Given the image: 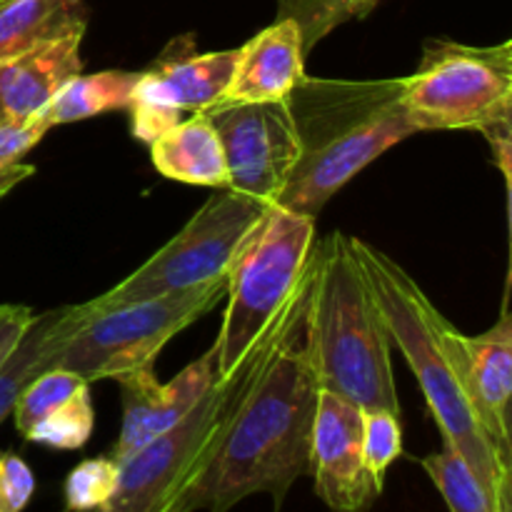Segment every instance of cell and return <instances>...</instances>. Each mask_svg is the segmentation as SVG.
I'll use <instances>...</instances> for the list:
<instances>
[{"instance_id": "cell-1", "label": "cell", "mask_w": 512, "mask_h": 512, "mask_svg": "<svg viewBox=\"0 0 512 512\" xmlns=\"http://www.w3.org/2000/svg\"><path fill=\"white\" fill-rule=\"evenodd\" d=\"M310 278L300 280L280 310L268 348L235 403L223 438L178 512H228L250 495L283 503L295 480L310 473V435L318 410V375L305 343Z\"/></svg>"}, {"instance_id": "cell-2", "label": "cell", "mask_w": 512, "mask_h": 512, "mask_svg": "<svg viewBox=\"0 0 512 512\" xmlns=\"http://www.w3.org/2000/svg\"><path fill=\"white\" fill-rule=\"evenodd\" d=\"M350 248L378 303L390 343L398 345L413 368L445 445L468 463L498 512H512V468L500 460L470 395L465 335L390 255L360 238H350Z\"/></svg>"}, {"instance_id": "cell-3", "label": "cell", "mask_w": 512, "mask_h": 512, "mask_svg": "<svg viewBox=\"0 0 512 512\" xmlns=\"http://www.w3.org/2000/svg\"><path fill=\"white\" fill-rule=\"evenodd\" d=\"M288 105L300 155L275 205L313 220L360 170L415 135L403 105V78L305 75Z\"/></svg>"}, {"instance_id": "cell-4", "label": "cell", "mask_w": 512, "mask_h": 512, "mask_svg": "<svg viewBox=\"0 0 512 512\" xmlns=\"http://www.w3.org/2000/svg\"><path fill=\"white\" fill-rule=\"evenodd\" d=\"M305 343L320 390L363 410L383 408L400 415L390 360L393 343L350 238L340 230L315 243Z\"/></svg>"}, {"instance_id": "cell-5", "label": "cell", "mask_w": 512, "mask_h": 512, "mask_svg": "<svg viewBox=\"0 0 512 512\" xmlns=\"http://www.w3.org/2000/svg\"><path fill=\"white\" fill-rule=\"evenodd\" d=\"M275 320L253 350L228 375L215 380L178 425L118 463L113 495L95 512H178L183 495L213 458L225 423L268 348Z\"/></svg>"}, {"instance_id": "cell-6", "label": "cell", "mask_w": 512, "mask_h": 512, "mask_svg": "<svg viewBox=\"0 0 512 512\" xmlns=\"http://www.w3.org/2000/svg\"><path fill=\"white\" fill-rule=\"evenodd\" d=\"M315 220L273 205L228 270V310L213 343L215 373L228 375L253 350L315 255Z\"/></svg>"}, {"instance_id": "cell-7", "label": "cell", "mask_w": 512, "mask_h": 512, "mask_svg": "<svg viewBox=\"0 0 512 512\" xmlns=\"http://www.w3.org/2000/svg\"><path fill=\"white\" fill-rule=\"evenodd\" d=\"M403 105L415 133L478 130L510 123L512 43L428 40L418 70L403 78Z\"/></svg>"}, {"instance_id": "cell-8", "label": "cell", "mask_w": 512, "mask_h": 512, "mask_svg": "<svg viewBox=\"0 0 512 512\" xmlns=\"http://www.w3.org/2000/svg\"><path fill=\"white\" fill-rule=\"evenodd\" d=\"M225 293L228 275L198 288L93 313L55 350L53 368L78 373L88 383L115 380L130 370L150 368L160 350L188 325L210 313Z\"/></svg>"}, {"instance_id": "cell-9", "label": "cell", "mask_w": 512, "mask_h": 512, "mask_svg": "<svg viewBox=\"0 0 512 512\" xmlns=\"http://www.w3.org/2000/svg\"><path fill=\"white\" fill-rule=\"evenodd\" d=\"M270 208V203L238 190L218 188V193L210 195L203 208L195 210L185 228L158 253L150 255L115 288L88 300L90 310L103 313L135 300L180 293L223 278Z\"/></svg>"}, {"instance_id": "cell-10", "label": "cell", "mask_w": 512, "mask_h": 512, "mask_svg": "<svg viewBox=\"0 0 512 512\" xmlns=\"http://www.w3.org/2000/svg\"><path fill=\"white\" fill-rule=\"evenodd\" d=\"M238 48L198 53L190 38L170 45L148 70L138 73L130 93V130L143 143H153L193 113L223 100L233 78Z\"/></svg>"}, {"instance_id": "cell-11", "label": "cell", "mask_w": 512, "mask_h": 512, "mask_svg": "<svg viewBox=\"0 0 512 512\" xmlns=\"http://www.w3.org/2000/svg\"><path fill=\"white\" fill-rule=\"evenodd\" d=\"M223 143L225 188L275 205L300 155L288 100L278 103H220L203 110Z\"/></svg>"}, {"instance_id": "cell-12", "label": "cell", "mask_w": 512, "mask_h": 512, "mask_svg": "<svg viewBox=\"0 0 512 512\" xmlns=\"http://www.w3.org/2000/svg\"><path fill=\"white\" fill-rule=\"evenodd\" d=\"M308 475L333 512H365L383 493L363 458V408L328 390L318 395Z\"/></svg>"}, {"instance_id": "cell-13", "label": "cell", "mask_w": 512, "mask_h": 512, "mask_svg": "<svg viewBox=\"0 0 512 512\" xmlns=\"http://www.w3.org/2000/svg\"><path fill=\"white\" fill-rule=\"evenodd\" d=\"M215 380H218V373H215L213 348L188 368L180 370L170 383H160L153 365L115 378L123 395V428H120L118 443L110 450V458L115 463H123L150 440L168 433L193 410V405L203 398V393Z\"/></svg>"}, {"instance_id": "cell-14", "label": "cell", "mask_w": 512, "mask_h": 512, "mask_svg": "<svg viewBox=\"0 0 512 512\" xmlns=\"http://www.w3.org/2000/svg\"><path fill=\"white\" fill-rule=\"evenodd\" d=\"M10 415L28 443L78 450L88 443L95 425L90 383L70 370L48 368L20 388Z\"/></svg>"}, {"instance_id": "cell-15", "label": "cell", "mask_w": 512, "mask_h": 512, "mask_svg": "<svg viewBox=\"0 0 512 512\" xmlns=\"http://www.w3.org/2000/svg\"><path fill=\"white\" fill-rule=\"evenodd\" d=\"M305 78V45L293 18L273 25L238 48L233 78L220 103H278ZM218 103V105H220Z\"/></svg>"}, {"instance_id": "cell-16", "label": "cell", "mask_w": 512, "mask_h": 512, "mask_svg": "<svg viewBox=\"0 0 512 512\" xmlns=\"http://www.w3.org/2000/svg\"><path fill=\"white\" fill-rule=\"evenodd\" d=\"M468 385L480 420L498 450L500 460L512 468L510 398H512V315L503 300L500 320L480 335H465Z\"/></svg>"}, {"instance_id": "cell-17", "label": "cell", "mask_w": 512, "mask_h": 512, "mask_svg": "<svg viewBox=\"0 0 512 512\" xmlns=\"http://www.w3.org/2000/svg\"><path fill=\"white\" fill-rule=\"evenodd\" d=\"M83 35L85 30L60 35L0 63V103L5 118H33L70 80L83 73Z\"/></svg>"}, {"instance_id": "cell-18", "label": "cell", "mask_w": 512, "mask_h": 512, "mask_svg": "<svg viewBox=\"0 0 512 512\" xmlns=\"http://www.w3.org/2000/svg\"><path fill=\"white\" fill-rule=\"evenodd\" d=\"M150 145V163L163 178L205 188H225L228 168L215 125L205 113H193Z\"/></svg>"}, {"instance_id": "cell-19", "label": "cell", "mask_w": 512, "mask_h": 512, "mask_svg": "<svg viewBox=\"0 0 512 512\" xmlns=\"http://www.w3.org/2000/svg\"><path fill=\"white\" fill-rule=\"evenodd\" d=\"M88 303L68 305V308L50 310V313L35 315L33 325H30L28 335L15 350L13 358L0 373V423L13 413L15 398H18L20 388L35 378L43 370L53 368L55 350L63 345L65 338L75 333L85 320L90 318Z\"/></svg>"}, {"instance_id": "cell-20", "label": "cell", "mask_w": 512, "mask_h": 512, "mask_svg": "<svg viewBox=\"0 0 512 512\" xmlns=\"http://www.w3.org/2000/svg\"><path fill=\"white\" fill-rule=\"evenodd\" d=\"M85 25L83 0H0V63Z\"/></svg>"}, {"instance_id": "cell-21", "label": "cell", "mask_w": 512, "mask_h": 512, "mask_svg": "<svg viewBox=\"0 0 512 512\" xmlns=\"http://www.w3.org/2000/svg\"><path fill=\"white\" fill-rule=\"evenodd\" d=\"M135 80H138V73H128V70H100L93 75L80 73L40 110V115L48 128H55V125L95 118L110 110H125Z\"/></svg>"}, {"instance_id": "cell-22", "label": "cell", "mask_w": 512, "mask_h": 512, "mask_svg": "<svg viewBox=\"0 0 512 512\" xmlns=\"http://www.w3.org/2000/svg\"><path fill=\"white\" fill-rule=\"evenodd\" d=\"M423 468L443 495L450 512H498L488 490L453 448L423 458Z\"/></svg>"}, {"instance_id": "cell-23", "label": "cell", "mask_w": 512, "mask_h": 512, "mask_svg": "<svg viewBox=\"0 0 512 512\" xmlns=\"http://www.w3.org/2000/svg\"><path fill=\"white\" fill-rule=\"evenodd\" d=\"M120 465L110 455L90 458L75 465L63 485L65 510L68 512H95L103 508L113 495L118 483Z\"/></svg>"}, {"instance_id": "cell-24", "label": "cell", "mask_w": 512, "mask_h": 512, "mask_svg": "<svg viewBox=\"0 0 512 512\" xmlns=\"http://www.w3.org/2000/svg\"><path fill=\"white\" fill-rule=\"evenodd\" d=\"M403 455L400 415L390 410H363V458L375 483L383 488L390 465Z\"/></svg>"}, {"instance_id": "cell-25", "label": "cell", "mask_w": 512, "mask_h": 512, "mask_svg": "<svg viewBox=\"0 0 512 512\" xmlns=\"http://www.w3.org/2000/svg\"><path fill=\"white\" fill-rule=\"evenodd\" d=\"M280 18H293L303 33L305 53L325 35L350 20V0H278Z\"/></svg>"}, {"instance_id": "cell-26", "label": "cell", "mask_w": 512, "mask_h": 512, "mask_svg": "<svg viewBox=\"0 0 512 512\" xmlns=\"http://www.w3.org/2000/svg\"><path fill=\"white\" fill-rule=\"evenodd\" d=\"M43 115L28 120H0V175H8L23 165V158L48 133Z\"/></svg>"}, {"instance_id": "cell-27", "label": "cell", "mask_w": 512, "mask_h": 512, "mask_svg": "<svg viewBox=\"0 0 512 512\" xmlns=\"http://www.w3.org/2000/svg\"><path fill=\"white\" fill-rule=\"evenodd\" d=\"M35 493V475L23 458L0 450V512H23Z\"/></svg>"}, {"instance_id": "cell-28", "label": "cell", "mask_w": 512, "mask_h": 512, "mask_svg": "<svg viewBox=\"0 0 512 512\" xmlns=\"http://www.w3.org/2000/svg\"><path fill=\"white\" fill-rule=\"evenodd\" d=\"M35 313L28 305H0V373L28 335Z\"/></svg>"}, {"instance_id": "cell-29", "label": "cell", "mask_w": 512, "mask_h": 512, "mask_svg": "<svg viewBox=\"0 0 512 512\" xmlns=\"http://www.w3.org/2000/svg\"><path fill=\"white\" fill-rule=\"evenodd\" d=\"M30 175H35V168L33 165H20L18 170H13V173H8V175H0V198H3L5 193H10V190L15 188V185L20 183V180H25V178H30Z\"/></svg>"}, {"instance_id": "cell-30", "label": "cell", "mask_w": 512, "mask_h": 512, "mask_svg": "<svg viewBox=\"0 0 512 512\" xmlns=\"http://www.w3.org/2000/svg\"><path fill=\"white\" fill-rule=\"evenodd\" d=\"M383 0H350V18H365L373 13Z\"/></svg>"}, {"instance_id": "cell-31", "label": "cell", "mask_w": 512, "mask_h": 512, "mask_svg": "<svg viewBox=\"0 0 512 512\" xmlns=\"http://www.w3.org/2000/svg\"><path fill=\"white\" fill-rule=\"evenodd\" d=\"M0 120H5V113H3V103H0Z\"/></svg>"}]
</instances>
